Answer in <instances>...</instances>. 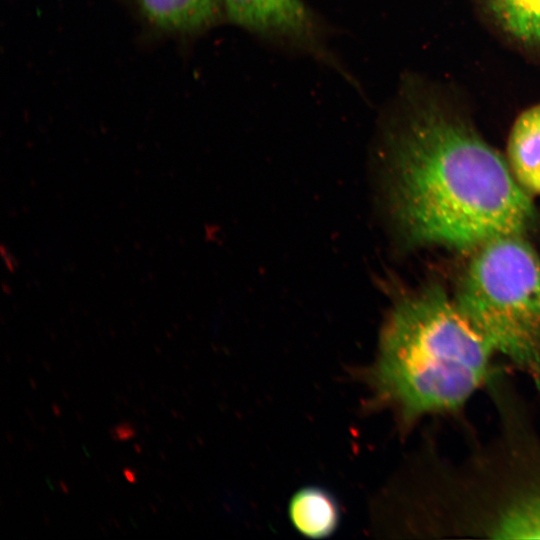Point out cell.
Segmentation results:
<instances>
[{
    "label": "cell",
    "mask_w": 540,
    "mask_h": 540,
    "mask_svg": "<svg viewBox=\"0 0 540 540\" xmlns=\"http://www.w3.org/2000/svg\"><path fill=\"white\" fill-rule=\"evenodd\" d=\"M522 236L473 250L454 302L494 351L540 386V259Z\"/></svg>",
    "instance_id": "3"
},
{
    "label": "cell",
    "mask_w": 540,
    "mask_h": 540,
    "mask_svg": "<svg viewBox=\"0 0 540 540\" xmlns=\"http://www.w3.org/2000/svg\"><path fill=\"white\" fill-rule=\"evenodd\" d=\"M486 531L497 538H540V489L527 490L503 504Z\"/></svg>",
    "instance_id": "8"
},
{
    "label": "cell",
    "mask_w": 540,
    "mask_h": 540,
    "mask_svg": "<svg viewBox=\"0 0 540 540\" xmlns=\"http://www.w3.org/2000/svg\"><path fill=\"white\" fill-rule=\"evenodd\" d=\"M508 160L523 188L540 193V104L515 121L508 141Z\"/></svg>",
    "instance_id": "5"
},
{
    "label": "cell",
    "mask_w": 540,
    "mask_h": 540,
    "mask_svg": "<svg viewBox=\"0 0 540 540\" xmlns=\"http://www.w3.org/2000/svg\"><path fill=\"white\" fill-rule=\"evenodd\" d=\"M288 515L297 532L312 539L329 537L341 520L340 506L334 495L318 486L298 490L289 501Z\"/></svg>",
    "instance_id": "6"
},
{
    "label": "cell",
    "mask_w": 540,
    "mask_h": 540,
    "mask_svg": "<svg viewBox=\"0 0 540 540\" xmlns=\"http://www.w3.org/2000/svg\"><path fill=\"white\" fill-rule=\"evenodd\" d=\"M136 430L129 422H122L111 429V436L116 441H127L132 439Z\"/></svg>",
    "instance_id": "10"
},
{
    "label": "cell",
    "mask_w": 540,
    "mask_h": 540,
    "mask_svg": "<svg viewBox=\"0 0 540 540\" xmlns=\"http://www.w3.org/2000/svg\"><path fill=\"white\" fill-rule=\"evenodd\" d=\"M502 28L515 38L540 44V0H485Z\"/></svg>",
    "instance_id": "9"
},
{
    "label": "cell",
    "mask_w": 540,
    "mask_h": 540,
    "mask_svg": "<svg viewBox=\"0 0 540 540\" xmlns=\"http://www.w3.org/2000/svg\"><path fill=\"white\" fill-rule=\"evenodd\" d=\"M493 348L439 285L402 299L388 318L366 372L373 405L408 425L460 407L488 375Z\"/></svg>",
    "instance_id": "2"
},
{
    "label": "cell",
    "mask_w": 540,
    "mask_h": 540,
    "mask_svg": "<svg viewBox=\"0 0 540 540\" xmlns=\"http://www.w3.org/2000/svg\"><path fill=\"white\" fill-rule=\"evenodd\" d=\"M123 474L125 476V478L131 482V483H134L136 481V476H135V473L133 470H131L130 468H125L123 470Z\"/></svg>",
    "instance_id": "11"
},
{
    "label": "cell",
    "mask_w": 540,
    "mask_h": 540,
    "mask_svg": "<svg viewBox=\"0 0 540 540\" xmlns=\"http://www.w3.org/2000/svg\"><path fill=\"white\" fill-rule=\"evenodd\" d=\"M229 19L265 36L305 40L313 21L302 0H222Z\"/></svg>",
    "instance_id": "4"
},
{
    "label": "cell",
    "mask_w": 540,
    "mask_h": 540,
    "mask_svg": "<svg viewBox=\"0 0 540 540\" xmlns=\"http://www.w3.org/2000/svg\"><path fill=\"white\" fill-rule=\"evenodd\" d=\"M222 0H140L146 18L155 26L178 32L207 28L217 19Z\"/></svg>",
    "instance_id": "7"
},
{
    "label": "cell",
    "mask_w": 540,
    "mask_h": 540,
    "mask_svg": "<svg viewBox=\"0 0 540 540\" xmlns=\"http://www.w3.org/2000/svg\"><path fill=\"white\" fill-rule=\"evenodd\" d=\"M394 148L396 214L412 242L475 250L534 226L535 208L510 166L440 107L417 106Z\"/></svg>",
    "instance_id": "1"
}]
</instances>
